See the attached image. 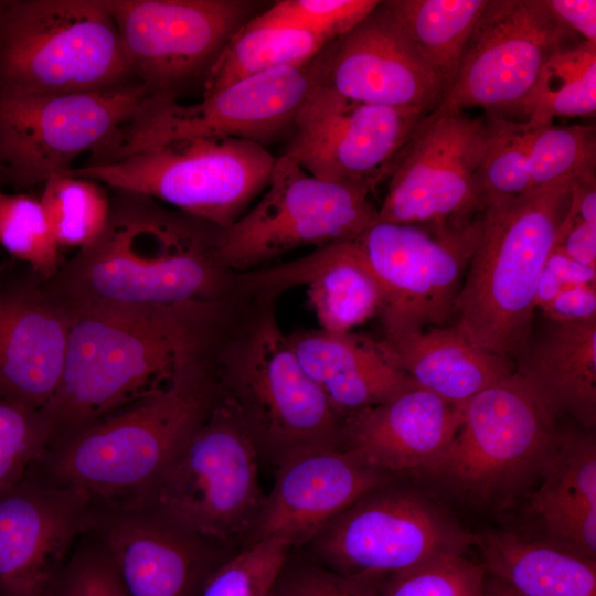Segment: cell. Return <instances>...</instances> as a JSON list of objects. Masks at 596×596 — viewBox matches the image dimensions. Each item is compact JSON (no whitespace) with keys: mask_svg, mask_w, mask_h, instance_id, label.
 Instances as JSON below:
<instances>
[{"mask_svg":"<svg viewBox=\"0 0 596 596\" xmlns=\"http://www.w3.org/2000/svg\"><path fill=\"white\" fill-rule=\"evenodd\" d=\"M316 84L313 57L299 66L236 81L193 105L149 95L117 143L95 166L198 138H241L264 146L291 134Z\"/></svg>","mask_w":596,"mask_h":596,"instance_id":"cell-12","label":"cell"},{"mask_svg":"<svg viewBox=\"0 0 596 596\" xmlns=\"http://www.w3.org/2000/svg\"><path fill=\"white\" fill-rule=\"evenodd\" d=\"M241 298L153 309L70 308L58 387L42 409L49 450L163 389L190 361L213 352Z\"/></svg>","mask_w":596,"mask_h":596,"instance_id":"cell-1","label":"cell"},{"mask_svg":"<svg viewBox=\"0 0 596 596\" xmlns=\"http://www.w3.org/2000/svg\"><path fill=\"white\" fill-rule=\"evenodd\" d=\"M383 354L418 387L464 404L515 372L514 362L475 342L459 326L446 324L376 339Z\"/></svg>","mask_w":596,"mask_h":596,"instance_id":"cell-27","label":"cell"},{"mask_svg":"<svg viewBox=\"0 0 596 596\" xmlns=\"http://www.w3.org/2000/svg\"><path fill=\"white\" fill-rule=\"evenodd\" d=\"M565 284L547 268H543L535 290V308H545L562 291Z\"/></svg>","mask_w":596,"mask_h":596,"instance_id":"cell-47","label":"cell"},{"mask_svg":"<svg viewBox=\"0 0 596 596\" xmlns=\"http://www.w3.org/2000/svg\"><path fill=\"white\" fill-rule=\"evenodd\" d=\"M258 457L235 408L220 393L159 478L124 508L150 513L213 546L249 534L265 498Z\"/></svg>","mask_w":596,"mask_h":596,"instance_id":"cell-7","label":"cell"},{"mask_svg":"<svg viewBox=\"0 0 596 596\" xmlns=\"http://www.w3.org/2000/svg\"><path fill=\"white\" fill-rule=\"evenodd\" d=\"M105 1L132 77L150 96L170 99L192 84L204 85L228 40L263 6L252 0Z\"/></svg>","mask_w":596,"mask_h":596,"instance_id":"cell-14","label":"cell"},{"mask_svg":"<svg viewBox=\"0 0 596 596\" xmlns=\"http://www.w3.org/2000/svg\"><path fill=\"white\" fill-rule=\"evenodd\" d=\"M61 249H82L104 232L110 195L104 184L67 173L51 175L39 196Z\"/></svg>","mask_w":596,"mask_h":596,"instance_id":"cell-33","label":"cell"},{"mask_svg":"<svg viewBox=\"0 0 596 596\" xmlns=\"http://www.w3.org/2000/svg\"><path fill=\"white\" fill-rule=\"evenodd\" d=\"M464 404L415 386L345 417L341 447L384 475L415 473L453 439Z\"/></svg>","mask_w":596,"mask_h":596,"instance_id":"cell-24","label":"cell"},{"mask_svg":"<svg viewBox=\"0 0 596 596\" xmlns=\"http://www.w3.org/2000/svg\"><path fill=\"white\" fill-rule=\"evenodd\" d=\"M149 97L137 81L61 94L0 91V181L43 184L84 153L98 162L119 140Z\"/></svg>","mask_w":596,"mask_h":596,"instance_id":"cell-9","label":"cell"},{"mask_svg":"<svg viewBox=\"0 0 596 596\" xmlns=\"http://www.w3.org/2000/svg\"><path fill=\"white\" fill-rule=\"evenodd\" d=\"M291 549L284 539L247 544L216 567L200 596H270Z\"/></svg>","mask_w":596,"mask_h":596,"instance_id":"cell-38","label":"cell"},{"mask_svg":"<svg viewBox=\"0 0 596 596\" xmlns=\"http://www.w3.org/2000/svg\"><path fill=\"white\" fill-rule=\"evenodd\" d=\"M515 372L557 418L568 415L585 429L596 423V318L547 319L531 332Z\"/></svg>","mask_w":596,"mask_h":596,"instance_id":"cell-26","label":"cell"},{"mask_svg":"<svg viewBox=\"0 0 596 596\" xmlns=\"http://www.w3.org/2000/svg\"><path fill=\"white\" fill-rule=\"evenodd\" d=\"M529 511L549 543L596 561V441L592 433L560 430Z\"/></svg>","mask_w":596,"mask_h":596,"instance_id":"cell-28","label":"cell"},{"mask_svg":"<svg viewBox=\"0 0 596 596\" xmlns=\"http://www.w3.org/2000/svg\"><path fill=\"white\" fill-rule=\"evenodd\" d=\"M430 114L353 102L317 83L295 118L284 155L318 179L372 193L391 177Z\"/></svg>","mask_w":596,"mask_h":596,"instance_id":"cell-16","label":"cell"},{"mask_svg":"<svg viewBox=\"0 0 596 596\" xmlns=\"http://www.w3.org/2000/svg\"><path fill=\"white\" fill-rule=\"evenodd\" d=\"M214 351L183 365L163 389L54 445L40 462L95 508H124L163 472L220 397Z\"/></svg>","mask_w":596,"mask_h":596,"instance_id":"cell-3","label":"cell"},{"mask_svg":"<svg viewBox=\"0 0 596 596\" xmlns=\"http://www.w3.org/2000/svg\"><path fill=\"white\" fill-rule=\"evenodd\" d=\"M547 3L567 29L578 32L586 42L596 43L595 0H547Z\"/></svg>","mask_w":596,"mask_h":596,"instance_id":"cell-45","label":"cell"},{"mask_svg":"<svg viewBox=\"0 0 596 596\" xmlns=\"http://www.w3.org/2000/svg\"><path fill=\"white\" fill-rule=\"evenodd\" d=\"M480 213L465 226L375 222L358 237L382 291L383 337L446 326L455 317Z\"/></svg>","mask_w":596,"mask_h":596,"instance_id":"cell-13","label":"cell"},{"mask_svg":"<svg viewBox=\"0 0 596 596\" xmlns=\"http://www.w3.org/2000/svg\"><path fill=\"white\" fill-rule=\"evenodd\" d=\"M252 19L223 49L204 82L203 97L249 76L302 65L329 43L308 31L262 24Z\"/></svg>","mask_w":596,"mask_h":596,"instance_id":"cell-31","label":"cell"},{"mask_svg":"<svg viewBox=\"0 0 596 596\" xmlns=\"http://www.w3.org/2000/svg\"><path fill=\"white\" fill-rule=\"evenodd\" d=\"M542 311L552 320L576 321L596 318V285H565Z\"/></svg>","mask_w":596,"mask_h":596,"instance_id":"cell-44","label":"cell"},{"mask_svg":"<svg viewBox=\"0 0 596 596\" xmlns=\"http://www.w3.org/2000/svg\"><path fill=\"white\" fill-rule=\"evenodd\" d=\"M482 565L520 596H596V561L510 532L476 536Z\"/></svg>","mask_w":596,"mask_h":596,"instance_id":"cell-29","label":"cell"},{"mask_svg":"<svg viewBox=\"0 0 596 596\" xmlns=\"http://www.w3.org/2000/svg\"><path fill=\"white\" fill-rule=\"evenodd\" d=\"M377 489L311 541L320 565L382 578L441 554L467 553L476 543L475 535L421 494Z\"/></svg>","mask_w":596,"mask_h":596,"instance_id":"cell-15","label":"cell"},{"mask_svg":"<svg viewBox=\"0 0 596 596\" xmlns=\"http://www.w3.org/2000/svg\"><path fill=\"white\" fill-rule=\"evenodd\" d=\"M49 596H129L105 550L93 539L81 541Z\"/></svg>","mask_w":596,"mask_h":596,"instance_id":"cell-41","label":"cell"},{"mask_svg":"<svg viewBox=\"0 0 596 596\" xmlns=\"http://www.w3.org/2000/svg\"><path fill=\"white\" fill-rule=\"evenodd\" d=\"M71 309L28 265L0 264V395L34 409L54 396L64 368Z\"/></svg>","mask_w":596,"mask_h":596,"instance_id":"cell-21","label":"cell"},{"mask_svg":"<svg viewBox=\"0 0 596 596\" xmlns=\"http://www.w3.org/2000/svg\"><path fill=\"white\" fill-rule=\"evenodd\" d=\"M486 124L487 142L477 175L481 211L496 200L532 189L528 153L531 123L492 116Z\"/></svg>","mask_w":596,"mask_h":596,"instance_id":"cell-34","label":"cell"},{"mask_svg":"<svg viewBox=\"0 0 596 596\" xmlns=\"http://www.w3.org/2000/svg\"><path fill=\"white\" fill-rule=\"evenodd\" d=\"M571 36L547 0H487L455 81L435 111L514 110L545 62Z\"/></svg>","mask_w":596,"mask_h":596,"instance_id":"cell-17","label":"cell"},{"mask_svg":"<svg viewBox=\"0 0 596 596\" xmlns=\"http://www.w3.org/2000/svg\"><path fill=\"white\" fill-rule=\"evenodd\" d=\"M486 120L466 113H432L390 178L376 222L465 226L481 207L477 175Z\"/></svg>","mask_w":596,"mask_h":596,"instance_id":"cell-18","label":"cell"},{"mask_svg":"<svg viewBox=\"0 0 596 596\" xmlns=\"http://www.w3.org/2000/svg\"><path fill=\"white\" fill-rule=\"evenodd\" d=\"M0 245L46 280L65 262L40 199L29 194L0 190Z\"/></svg>","mask_w":596,"mask_h":596,"instance_id":"cell-35","label":"cell"},{"mask_svg":"<svg viewBox=\"0 0 596 596\" xmlns=\"http://www.w3.org/2000/svg\"><path fill=\"white\" fill-rule=\"evenodd\" d=\"M287 338L301 368L341 421L417 386L390 362L376 339L320 328Z\"/></svg>","mask_w":596,"mask_h":596,"instance_id":"cell-25","label":"cell"},{"mask_svg":"<svg viewBox=\"0 0 596 596\" xmlns=\"http://www.w3.org/2000/svg\"><path fill=\"white\" fill-rule=\"evenodd\" d=\"M482 596H520L502 581L487 574Z\"/></svg>","mask_w":596,"mask_h":596,"instance_id":"cell-48","label":"cell"},{"mask_svg":"<svg viewBox=\"0 0 596 596\" xmlns=\"http://www.w3.org/2000/svg\"><path fill=\"white\" fill-rule=\"evenodd\" d=\"M131 81L136 79L105 0L1 2V92H87Z\"/></svg>","mask_w":596,"mask_h":596,"instance_id":"cell-6","label":"cell"},{"mask_svg":"<svg viewBox=\"0 0 596 596\" xmlns=\"http://www.w3.org/2000/svg\"><path fill=\"white\" fill-rule=\"evenodd\" d=\"M487 572L466 553H447L379 582L380 596H482Z\"/></svg>","mask_w":596,"mask_h":596,"instance_id":"cell-37","label":"cell"},{"mask_svg":"<svg viewBox=\"0 0 596 596\" xmlns=\"http://www.w3.org/2000/svg\"><path fill=\"white\" fill-rule=\"evenodd\" d=\"M275 160L255 141L198 138L66 173L162 201L224 230L266 189Z\"/></svg>","mask_w":596,"mask_h":596,"instance_id":"cell-8","label":"cell"},{"mask_svg":"<svg viewBox=\"0 0 596 596\" xmlns=\"http://www.w3.org/2000/svg\"><path fill=\"white\" fill-rule=\"evenodd\" d=\"M315 62L319 85L358 103L434 113L446 93L385 1Z\"/></svg>","mask_w":596,"mask_h":596,"instance_id":"cell-20","label":"cell"},{"mask_svg":"<svg viewBox=\"0 0 596 596\" xmlns=\"http://www.w3.org/2000/svg\"><path fill=\"white\" fill-rule=\"evenodd\" d=\"M575 180L560 179L496 200L480 213L455 323L479 345L512 362L532 332L536 285Z\"/></svg>","mask_w":596,"mask_h":596,"instance_id":"cell-5","label":"cell"},{"mask_svg":"<svg viewBox=\"0 0 596 596\" xmlns=\"http://www.w3.org/2000/svg\"><path fill=\"white\" fill-rule=\"evenodd\" d=\"M266 189L217 235L214 256L230 272L255 270L302 246L358 238L377 219L368 189L318 179L284 153L276 158Z\"/></svg>","mask_w":596,"mask_h":596,"instance_id":"cell-11","label":"cell"},{"mask_svg":"<svg viewBox=\"0 0 596 596\" xmlns=\"http://www.w3.org/2000/svg\"><path fill=\"white\" fill-rule=\"evenodd\" d=\"M273 297L247 296L219 341L213 363L259 456L289 457L341 446L342 421L306 374L278 326Z\"/></svg>","mask_w":596,"mask_h":596,"instance_id":"cell-4","label":"cell"},{"mask_svg":"<svg viewBox=\"0 0 596 596\" xmlns=\"http://www.w3.org/2000/svg\"><path fill=\"white\" fill-rule=\"evenodd\" d=\"M113 190L102 235L45 279L65 306L153 309L242 295L236 273L214 256L222 228L151 198Z\"/></svg>","mask_w":596,"mask_h":596,"instance_id":"cell-2","label":"cell"},{"mask_svg":"<svg viewBox=\"0 0 596 596\" xmlns=\"http://www.w3.org/2000/svg\"><path fill=\"white\" fill-rule=\"evenodd\" d=\"M486 3L487 0L385 1L446 93L455 81L464 49Z\"/></svg>","mask_w":596,"mask_h":596,"instance_id":"cell-30","label":"cell"},{"mask_svg":"<svg viewBox=\"0 0 596 596\" xmlns=\"http://www.w3.org/2000/svg\"><path fill=\"white\" fill-rule=\"evenodd\" d=\"M376 0H281L252 20L317 34L331 42L352 30L377 4Z\"/></svg>","mask_w":596,"mask_h":596,"instance_id":"cell-40","label":"cell"},{"mask_svg":"<svg viewBox=\"0 0 596 596\" xmlns=\"http://www.w3.org/2000/svg\"><path fill=\"white\" fill-rule=\"evenodd\" d=\"M386 476L341 446L296 454L277 467L247 544L284 539L294 547L312 541L342 512L380 488Z\"/></svg>","mask_w":596,"mask_h":596,"instance_id":"cell-22","label":"cell"},{"mask_svg":"<svg viewBox=\"0 0 596 596\" xmlns=\"http://www.w3.org/2000/svg\"><path fill=\"white\" fill-rule=\"evenodd\" d=\"M94 515L84 491L39 465L0 487V596H49Z\"/></svg>","mask_w":596,"mask_h":596,"instance_id":"cell-19","label":"cell"},{"mask_svg":"<svg viewBox=\"0 0 596 596\" xmlns=\"http://www.w3.org/2000/svg\"><path fill=\"white\" fill-rule=\"evenodd\" d=\"M544 267L565 285H596V268L576 262L557 247L552 248Z\"/></svg>","mask_w":596,"mask_h":596,"instance_id":"cell-46","label":"cell"},{"mask_svg":"<svg viewBox=\"0 0 596 596\" xmlns=\"http://www.w3.org/2000/svg\"><path fill=\"white\" fill-rule=\"evenodd\" d=\"M528 153L532 189L564 178L586 180L596 175L592 126L531 123Z\"/></svg>","mask_w":596,"mask_h":596,"instance_id":"cell-36","label":"cell"},{"mask_svg":"<svg viewBox=\"0 0 596 596\" xmlns=\"http://www.w3.org/2000/svg\"><path fill=\"white\" fill-rule=\"evenodd\" d=\"M576 262L596 268V223L579 219L568 203L554 246Z\"/></svg>","mask_w":596,"mask_h":596,"instance_id":"cell-43","label":"cell"},{"mask_svg":"<svg viewBox=\"0 0 596 596\" xmlns=\"http://www.w3.org/2000/svg\"><path fill=\"white\" fill-rule=\"evenodd\" d=\"M49 448L43 411L0 395V487L21 480L46 457Z\"/></svg>","mask_w":596,"mask_h":596,"instance_id":"cell-39","label":"cell"},{"mask_svg":"<svg viewBox=\"0 0 596 596\" xmlns=\"http://www.w3.org/2000/svg\"><path fill=\"white\" fill-rule=\"evenodd\" d=\"M514 110L534 124L554 117L594 116L596 111V43L556 51Z\"/></svg>","mask_w":596,"mask_h":596,"instance_id":"cell-32","label":"cell"},{"mask_svg":"<svg viewBox=\"0 0 596 596\" xmlns=\"http://www.w3.org/2000/svg\"><path fill=\"white\" fill-rule=\"evenodd\" d=\"M380 579L341 574L320 564L285 566L270 596H380Z\"/></svg>","mask_w":596,"mask_h":596,"instance_id":"cell-42","label":"cell"},{"mask_svg":"<svg viewBox=\"0 0 596 596\" xmlns=\"http://www.w3.org/2000/svg\"><path fill=\"white\" fill-rule=\"evenodd\" d=\"M129 596H200L223 562L213 545L136 509H95L89 530Z\"/></svg>","mask_w":596,"mask_h":596,"instance_id":"cell-23","label":"cell"},{"mask_svg":"<svg viewBox=\"0 0 596 596\" xmlns=\"http://www.w3.org/2000/svg\"><path fill=\"white\" fill-rule=\"evenodd\" d=\"M558 432L556 418L514 372L464 404L453 439L415 475L489 500L542 471Z\"/></svg>","mask_w":596,"mask_h":596,"instance_id":"cell-10","label":"cell"}]
</instances>
